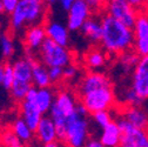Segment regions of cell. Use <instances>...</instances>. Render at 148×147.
Here are the masks:
<instances>
[{
    "instance_id": "26",
    "label": "cell",
    "mask_w": 148,
    "mask_h": 147,
    "mask_svg": "<svg viewBox=\"0 0 148 147\" xmlns=\"http://www.w3.org/2000/svg\"><path fill=\"white\" fill-rule=\"evenodd\" d=\"M0 48L4 59L10 60L15 53V44L10 34H3L0 36Z\"/></svg>"
},
{
    "instance_id": "15",
    "label": "cell",
    "mask_w": 148,
    "mask_h": 147,
    "mask_svg": "<svg viewBox=\"0 0 148 147\" xmlns=\"http://www.w3.org/2000/svg\"><path fill=\"white\" fill-rule=\"evenodd\" d=\"M13 64L14 69V82L33 85V69H32V59L31 56L16 59Z\"/></svg>"
},
{
    "instance_id": "4",
    "label": "cell",
    "mask_w": 148,
    "mask_h": 147,
    "mask_svg": "<svg viewBox=\"0 0 148 147\" xmlns=\"http://www.w3.org/2000/svg\"><path fill=\"white\" fill-rule=\"evenodd\" d=\"M89 128H90L89 112L79 101L77 109L67 119L66 138H65L64 145L71 146V147L86 146V142L90 137Z\"/></svg>"
},
{
    "instance_id": "38",
    "label": "cell",
    "mask_w": 148,
    "mask_h": 147,
    "mask_svg": "<svg viewBox=\"0 0 148 147\" xmlns=\"http://www.w3.org/2000/svg\"><path fill=\"white\" fill-rule=\"evenodd\" d=\"M4 13H6V12H5V6H4V4H3L1 0H0V15L4 14Z\"/></svg>"
},
{
    "instance_id": "27",
    "label": "cell",
    "mask_w": 148,
    "mask_h": 147,
    "mask_svg": "<svg viewBox=\"0 0 148 147\" xmlns=\"http://www.w3.org/2000/svg\"><path fill=\"white\" fill-rule=\"evenodd\" d=\"M0 141H1V145L6 146V147H21V146H25L24 142L20 140L19 137L15 134V132L12 130V128L1 133Z\"/></svg>"
},
{
    "instance_id": "23",
    "label": "cell",
    "mask_w": 148,
    "mask_h": 147,
    "mask_svg": "<svg viewBox=\"0 0 148 147\" xmlns=\"http://www.w3.org/2000/svg\"><path fill=\"white\" fill-rule=\"evenodd\" d=\"M107 61V52L101 48H90L85 54V66L89 71H99L105 67Z\"/></svg>"
},
{
    "instance_id": "19",
    "label": "cell",
    "mask_w": 148,
    "mask_h": 147,
    "mask_svg": "<svg viewBox=\"0 0 148 147\" xmlns=\"http://www.w3.org/2000/svg\"><path fill=\"white\" fill-rule=\"evenodd\" d=\"M81 34L92 44H100L102 38V21L97 16H90L80 28Z\"/></svg>"
},
{
    "instance_id": "10",
    "label": "cell",
    "mask_w": 148,
    "mask_h": 147,
    "mask_svg": "<svg viewBox=\"0 0 148 147\" xmlns=\"http://www.w3.org/2000/svg\"><path fill=\"white\" fill-rule=\"evenodd\" d=\"M35 133V141H38L40 145L46 147H58L61 142L58 139L57 126L53 119L49 115H44L34 131Z\"/></svg>"
},
{
    "instance_id": "7",
    "label": "cell",
    "mask_w": 148,
    "mask_h": 147,
    "mask_svg": "<svg viewBox=\"0 0 148 147\" xmlns=\"http://www.w3.org/2000/svg\"><path fill=\"white\" fill-rule=\"evenodd\" d=\"M115 121L121 128V144L122 147H148V130L134 126L127 119L119 114Z\"/></svg>"
},
{
    "instance_id": "20",
    "label": "cell",
    "mask_w": 148,
    "mask_h": 147,
    "mask_svg": "<svg viewBox=\"0 0 148 147\" xmlns=\"http://www.w3.org/2000/svg\"><path fill=\"white\" fill-rule=\"evenodd\" d=\"M101 134H100V140L103 145V147H118L121 144V128L115 121H110L107 126L101 128Z\"/></svg>"
},
{
    "instance_id": "30",
    "label": "cell",
    "mask_w": 148,
    "mask_h": 147,
    "mask_svg": "<svg viewBox=\"0 0 148 147\" xmlns=\"http://www.w3.org/2000/svg\"><path fill=\"white\" fill-rule=\"evenodd\" d=\"M48 74L53 85L59 84L64 81V67H59V66L48 67Z\"/></svg>"
},
{
    "instance_id": "42",
    "label": "cell",
    "mask_w": 148,
    "mask_h": 147,
    "mask_svg": "<svg viewBox=\"0 0 148 147\" xmlns=\"http://www.w3.org/2000/svg\"><path fill=\"white\" fill-rule=\"evenodd\" d=\"M0 36H1V35H0Z\"/></svg>"
},
{
    "instance_id": "3",
    "label": "cell",
    "mask_w": 148,
    "mask_h": 147,
    "mask_svg": "<svg viewBox=\"0 0 148 147\" xmlns=\"http://www.w3.org/2000/svg\"><path fill=\"white\" fill-rule=\"evenodd\" d=\"M78 104H79L78 94H74L72 91L64 88L57 92L54 102L48 112V115L53 119L55 126H57L58 139L61 142V145L65 144L67 119L72 113H74Z\"/></svg>"
},
{
    "instance_id": "14",
    "label": "cell",
    "mask_w": 148,
    "mask_h": 147,
    "mask_svg": "<svg viewBox=\"0 0 148 147\" xmlns=\"http://www.w3.org/2000/svg\"><path fill=\"white\" fill-rule=\"evenodd\" d=\"M47 38L45 24H36L29 26L24 33V45L29 54L38 53L41 45Z\"/></svg>"
},
{
    "instance_id": "13",
    "label": "cell",
    "mask_w": 148,
    "mask_h": 147,
    "mask_svg": "<svg viewBox=\"0 0 148 147\" xmlns=\"http://www.w3.org/2000/svg\"><path fill=\"white\" fill-rule=\"evenodd\" d=\"M110 85H113V84L107 74H105V73L100 71H89L80 79L78 87H77V94L79 97L95 88L103 87V86H110Z\"/></svg>"
},
{
    "instance_id": "9",
    "label": "cell",
    "mask_w": 148,
    "mask_h": 147,
    "mask_svg": "<svg viewBox=\"0 0 148 147\" xmlns=\"http://www.w3.org/2000/svg\"><path fill=\"white\" fill-rule=\"evenodd\" d=\"M131 86L142 99H148V54L140 57L131 74Z\"/></svg>"
},
{
    "instance_id": "2",
    "label": "cell",
    "mask_w": 148,
    "mask_h": 147,
    "mask_svg": "<svg viewBox=\"0 0 148 147\" xmlns=\"http://www.w3.org/2000/svg\"><path fill=\"white\" fill-rule=\"evenodd\" d=\"M46 3L38 0H20L10 14V25L14 32H21L29 26L45 23Z\"/></svg>"
},
{
    "instance_id": "40",
    "label": "cell",
    "mask_w": 148,
    "mask_h": 147,
    "mask_svg": "<svg viewBox=\"0 0 148 147\" xmlns=\"http://www.w3.org/2000/svg\"><path fill=\"white\" fill-rule=\"evenodd\" d=\"M142 11H145L146 13H148V0H146V4H145V7H143Z\"/></svg>"
},
{
    "instance_id": "22",
    "label": "cell",
    "mask_w": 148,
    "mask_h": 147,
    "mask_svg": "<svg viewBox=\"0 0 148 147\" xmlns=\"http://www.w3.org/2000/svg\"><path fill=\"white\" fill-rule=\"evenodd\" d=\"M32 59V69H33V85L36 87H49L52 86V81L48 74V67L45 66L39 59L29 54Z\"/></svg>"
},
{
    "instance_id": "43",
    "label": "cell",
    "mask_w": 148,
    "mask_h": 147,
    "mask_svg": "<svg viewBox=\"0 0 148 147\" xmlns=\"http://www.w3.org/2000/svg\"><path fill=\"white\" fill-rule=\"evenodd\" d=\"M147 130H148V128H147Z\"/></svg>"
},
{
    "instance_id": "36",
    "label": "cell",
    "mask_w": 148,
    "mask_h": 147,
    "mask_svg": "<svg viewBox=\"0 0 148 147\" xmlns=\"http://www.w3.org/2000/svg\"><path fill=\"white\" fill-rule=\"evenodd\" d=\"M74 3H75V0H59V4L64 11H68Z\"/></svg>"
},
{
    "instance_id": "8",
    "label": "cell",
    "mask_w": 148,
    "mask_h": 147,
    "mask_svg": "<svg viewBox=\"0 0 148 147\" xmlns=\"http://www.w3.org/2000/svg\"><path fill=\"white\" fill-rule=\"evenodd\" d=\"M105 10L107 14L112 15L113 18L132 28L140 12L128 0H106Z\"/></svg>"
},
{
    "instance_id": "33",
    "label": "cell",
    "mask_w": 148,
    "mask_h": 147,
    "mask_svg": "<svg viewBox=\"0 0 148 147\" xmlns=\"http://www.w3.org/2000/svg\"><path fill=\"white\" fill-rule=\"evenodd\" d=\"M1 1L5 6V12L7 14H11L14 11V8L16 7V5L19 4L20 0H1Z\"/></svg>"
},
{
    "instance_id": "25",
    "label": "cell",
    "mask_w": 148,
    "mask_h": 147,
    "mask_svg": "<svg viewBox=\"0 0 148 147\" xmlns=\"http://www.w3.org/2000/svg\"><path fill=\"white\" fill-rule=\"evenodd\" d=\"M121 102L123 106H133V105H141L145 100H142L138 94L132 88V86L129 85L128 87H125L123 89H121Z\"/></svg>"
},
{
    "instance_id": "17",
    "label": "cell",
    "mask_w": 148,
    "mask_h": 147,
    "mask_svg": "<svg viewBox=\"0 0 148 147\" xmlns=\"http://www.w3.org/2000/svg\"><path fill=\"white\" fill-rule=\"evenodd\" d=\"M19 112H20V117L29 125V127L33 131L36 130L41 118L44 117V114L40 112L38 106L33 101L26 100V99L19 102Z\"/></svg>"
},
{
    "instance_id": "35",
    "label": "cell",
    "mask_w": 148,
    "mask_h": 147,
    "mask_svg": "<svg viewBox=\"0 0 148 147\" xmlns=\"http://www.w3.org/2000/svg\"><path fill=\"white\" fill-rule=\"evenodd\" d=\"M128 1L139 11H142L145 7V4H146V0H128Z\"/></svg>"
},
{
    "instance_id": "29",
    "label": "cell",
    "mask_w": 148,
    "mask_h": 147,
    "mask_svg": "<svg viewBox=\"0 0 148 147\" xmlns=\"http://www.w3.org/2000/svg\"><path fill=\"white\" fill-rule=\"evenodd\" d=\"M92 115V120H93V122L100 127V128H103L105 126H107L110 121H113V118L112 115H110L109 111H107V109H103V111H98V112H94Z\"/></svg>"
},
{
    "instance_id": "5",
    "label": "cell",
    "mask_w": 148,
    "mask_h": 147,
    "mask_svg": "<svg viewBox=\"0 0 148 147\" xmlns=\"http://www.w3.org/2000/svg\"><path fill=\"white\" fill-rule=\"evenodd\" d=\"M79 101L87 108L89 114H93L98 111H103V109H112L115 105V91L113 85L103 86L95 88L93 91H89L85 94L78 97Z\"/></svg>"
},
{
    "instance_id": "37",
    "label": "cell",
    "mask_w": 148,
    "mask_h": 147,
    "mask_svg": "<svg viewBox=\"0 0 148 147\" xmlns=\"http://www.w3.org/2000/svg\"><path fill=\"white\" fill-rule=\"evenodd\" d=\"M3 77H4V63H0V87H3Z\"/></svg>"
},
{
    "instance_id": "24",
    "label": "cell",
    "mask_w": 148,
    "mask_h": 147,
    "mask_svg": "<svg viewBox=\"0 0 148 147\" xmlns=\"http://www.w3.org/2000/svg\"><path fill=\"white\" fill-rule=\"evenodd\" d=\"M12 130L15 132V134L20 138V140L24 142V145H32L33 141L35 140V133L32 128L29 127V125L21 118L18 117L16 119H14L13 124H12Z\"/></svg>"
},
{
    "instance_id": "32",
    "label": "cell",
    "mask_w": 148,
    "mask_h": 147,
    "mask_svg": "<svg viewBox=\"0 0 148 147\" xmlns=\"http://www.w3.org/2000/svg\"><path fill=\"white\" fill-rule=\"evenodd\" d=\"M85 1L90 7L92 12L95 13V14H98V13H100L105 10L106 0H85Z\"/></svg>"
},
{
    "instance_id": "41",
    "label": "cell",
    "mask_w": 148,
    "mask_h": 147,
    "mask_svg": "<svg viewBox=\"0 0 148 147\" xmlns=\"http://www.w3.org/2000/svg\"><path fill=\"white\" fill-rule=\"evenodd\" d=\"M38 1H44V0H38Z\"/></svg>"
},
{
    "instance_id": "21",
    "label": "cell",
    "mask_w": 148,
    "mask_h": 147,
    "mask_svg": "<svg viewBox=\"0 0 148 147\" xmlns=\"http://www.w3.org/2000/svg\"><path fill=\"white\" fill-rule=\"evenodd\" d=\"M55 95H57V92H55L52 86L49 87H38V89H36V94L34 97L33 101L36 106H38V108L40 109V112L45 115L49 112V109L54 102V99H55Z\"/></svg>"
},
{
    "instance_id": "39",
    "label": "cell",
    "mask_w": 148,
    "mask_h": 147,
    "mask_svg": "<svg viewBox=\"0 0 148 147\" xmlns=\"http://www.w3.org/2000/svg\"><path fill=\"white\" fill-rule=\"evenodd\" d=\"M44 1H45L46 4H48V5H54V4L59 3V0H44Z\"/></svg>"
},
{
    "instance_id": "34",
    "label": "cell",
    "mask_w": 148,
    "mask_h": 147,
    "mask_svg": "<svg viewBox=\"0 0 148 147\" xmlns=\"http://www.w3.org/2000/svg\"><path fill=\"white\" fill-rule=\"evenodd\" d=\"M86 146L87 147H103L100 138H94V137H89L87 142H86Z\"/></svg>"
},
{
    "instance_id": "1",
    "label": "cell",
    "mask_w": 148,
    "mask_h": 147,
    "mask_svg": "<svg viewBox=\"0 0 148 147\" xmlns=\"http://www.w3.org/2000/svg\"><path fill=\"white\" fill-rule=\"evenodd\" d=\"M101 47L108 56L119 57L122 53L132 51L134 46V31L132 27L119 21L109 14H103Z\"/></svg>"
},
{
    "instance_id": "16",
    "label": "cell",
    "mask_w": 148,
    "mask_h": 147,
    "mask_svg": "<svg viewBox=\"0 0 148 147\" xmlns=\"http://www.w3.org/2000/svg\"><path fill=\"white\" fill-rule=\"evenodd\" d=\"M120 115H122L134 126H138L141 128H148V112L141 107V105L121 107Z\"/></svg>"
},
{
    "instance_id": "12",
    "label": "cell",
    "mask_w": 148,
    "mask_h": 147,
    "mask_svg": "<svg viewBox=\"0 0 148 147\" xmlns=\"http://www.w3.org/2000/svg\"><path fill=\"white\" fill-rule=\"evenodd\" d=\"M90 7L86 4L85 0H75L69 10L67 11V27L71 32L80 31L82 25L86 23L87 19L92 16Z\"/></svg>"
},
{
    "instance_id": "31",
    "label": "cell",
    "mask_w": 148,
    "mask_h": 147,
    "mask_svg": "<svg viewBox=\"0 0 148 147\" xmlns=\"http://www.w3.org/2000/svg\"><path fill=\"white\" fill-rule=\"evenodd\" d=\"M79 76V68L74 65L73 63L64 67V81L73 80Z\"/></svg>"
},
{
    "instance_id": "28",
    "label": "cell",
    "mask_w": 148,
    "mask_h": 147,
    "mask_svg": "<svg viewBox=\"0 0 148 147\" xmlns=\"http://www.w3.org/2000/svg\"><path fill=\"white\" fill-rule=\"evenodd\" d=\"M13 82H14V69H13V64H12L10 60H6V61L4 63L3 88L10 92V89H11Z\"/></svg>"
},
{
    "instance_id": "11",
    "label": "cell",
    "mask_w": 148,
    "mask_h": 147,
    "mask_svg": "<svg viewBox=\"0 0 148 147\" xmlns=\"http://www.w3.org/2000/svg\"><path fill=\"white\" fill-rule=\"evenodd\" d=\"M134 46L133 49L140 57L148 54V13L140 11L133 26Z\"/></svg>"
},
{
    "instance_id": "6",
    "label": "cell",
    "mask_w": 148,
    "mask_h": 147,
    "mask_svg": "<svg viewBox=\"0 0 148 147\" xmlns=\"http://www.w3.org/2000/svg\"><path fill=\"white\" fill-rule=\"evenodd\" d=\"M39 60L47 67H66L73 63V57L67 46H62L54 40L46 38L38 51Z\"/></svg>"
},
{
    "instance_id": "18",
    "label": "cell",
    "mask_w": 148,
    "mask_h": 147,
    "mask_svg": "<svg viewBox=\"0 0 148 147\" xmlns=\"http://www.w3.org/2000/svg\"><path fill=\"white\" fill-rule=\"evenodd\" d=\"M46 33H47V38L54 40L55 43H58L62 46H67L69 44V30L67 25H64L59 21H54V20H47L44 23Z\"/></svg>"
}]
</instances>
